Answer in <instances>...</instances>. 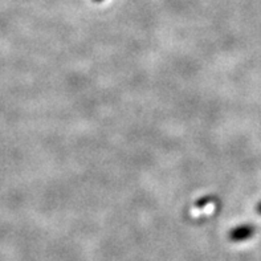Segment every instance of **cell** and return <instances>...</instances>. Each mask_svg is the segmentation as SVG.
Here are the masks:
<instances>
[{
	"label": "cell",
	"instance_id": "cell-1",
	"mask_svg": "<svg viewBox=\"0 0 261 261\" xmlns=\"http://www.w3.org/2000/svg\"><path fill=\"white\" fill-rule=\"evenodd\" d=\"M256 228L251 224H242L238 225L235 228H232L228 233V239L233 243H242L255 236Z\"/></svg>",
	"mask_w": 261,
	"mask_h": 261
},
{
	"label": "cell",
	"instance_id": "cell-2",
	"mask_svg": "<svg viewBox=\"0 0 261 261\" xmlns=\"http://www.w3.org/2000/svg\"><path fill=\"white\" fill-rule=\"evenodd\" d=\"M211 202H212V198L207 196V198H203L200 199V200H198V202H196V207H203V205L208 204V203Z\"/></svg>",
	"mask_w": 261,
	"mask_h": 261
},
{
	"label": "cell",
	"instance_id": "cell-3",
	"mask_svg": "<svg viewBox=\"0 0 261 261\" xmlns=\"http://www.w3.org/2000/svg\"><path fill=\"white\" fill-rule=\"evenodd\" d=\"M256 211H257L258 214H260V215H261V202L258 203V204H257V207H256Z\"/></svg>",
	"mask_w": 261,
	"mask_h": 261
},
{
	"label": "cell",
	"instance_id": "cell-4",
	"mask_svg": "<svg viewBox=\"0 0 261 261\" xmlns=\"http://www.w3.org/2000/svg\"><path fill=\"white\" fill-rule=\"evenodd\" d=\"M93 2H96V3H101V2H103V0H93Z\"/></svg>",
	"mask_w": 261,
	"mask_h": 261
}]
</instances>
